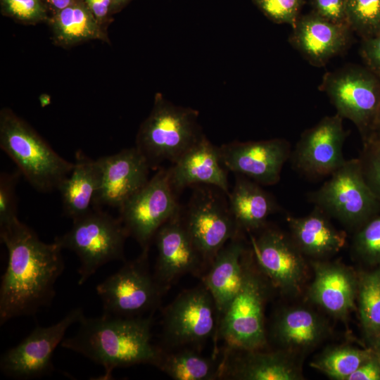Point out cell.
I'll return each instance as SVG.
<instances>
[{
  "mask_svg": "<svg viewBox=\"0 0 380 380\" xmlns=\"http://www.w3.org/2000/svg\"><path fill=\"white\" fill-rule=\"evenodd\" d=\"M8 263L0 286V323L33 315L50 305L55 284L64 270L61 247L47 243L20 220L0 229Z\"/></svg>",
  "mask_w": 380,
  "mask_h": 380,
  "instance_id": "1",
  "label": "cell"
},
{
  "mask_svg": "<svg viewBox=\"0 0 380 380\" xmlns=\"http://www.w3.org/2000/svg\"><path fill=\"white\" fill-rule=\"evenodd\" d=\"M78 323L77 332L61 345L102 366L103 379H109L115 368L139 364L156 366L161 348L152 343V313L134 317L106 313L96 317L83 315Z\"/></svg>",
  "mask_w": 380,
  "mask_h": 380,
  "instance_id": "2",
  "label": "cell"
},
{
  "mask_svg": "<svg viewBox=\"0 0 380 380\" xmlns=\"http://www.w3.org/2000/svg\"><path fill=\"white\" fill-rule=\"evenodd\" d=\"M0 147L29 184L42 193L58 190L74 165L8 108L0 113Z\"/></svg>",
  "mask_w": 380,
  "mask_h": 380,
  "instance_id": "3",
  "label": "cell"
},
{
  "mask_svg": "<svg viewBox=\"0 0 380 380\" xmlns=\"http://www.w3.org/2000/svg\"><path fill=\"white\" fill-rule=\"evenodd\" d=\"M273 292L270 281L258 268L251 247H247L242 284L221 315L217 327L218 334L227 347L266 349L265 310Z\"/></svg>",
  "mask_w": 380,
  "mask_h": 380,
  "instance_id": "4",
  "label": "cell"
},
{
  "mask_svg": "<svg viewBox=\"0 0 380 380\" xmlns=\"http://www.w3.org/2000/svg\"><path fill=\"white\" fill-rule=\"evenodd\" d=\"M203 135L196 110L176 106L158 94L139 129L135 146L150 168L156 169L165 160L175 163Z\"/></svg>",
  "mask_w": 380,
  "mask_h": 380,
  "instance_id": "5",
  "label": "cell"
},
{
  "mask_svg": "<svg viewBox=\"0 0 380 380\" xmlns=\"http://www.w3.org/2000/svg\"><path fill=\"white\" fill-rule=\"evenodd\" d=\"M127 236L119 217L93 207L87 214L73 220L70 229L56 236L54 241L78 257L77 283L82 285L103 265L125 260L124 244Z\"/></svg>",
  "mask_w": 380,
  "mask_h": 380,
  "instance_id": "6",
  "label": "cell"
},
{
  "mask_svg": "<svg viewBox=\"0 0 380 380\" xmlns=\"http://www.w3.org/2000/svg\"><path fill=\"white\" fill-rule=\"evenodd\" d=\"M308 198L330 218L353 232L380 213V202L363 177L358 158L346 160Z\"/></svg>",
  "mask_w": 380,
  "mask_h": 380,
  "instance_id": "7",
  "label": "cell"
},
{
  "mask_svg": "<svg viewBox=\"0 0 380 380\" xmlns=\"http://www.w3.org/2000/svg\"><path fill=\"white\" fill-rule=\"evenodd\" d=\"M192 188L187 205L181 208V217L208 269L217 253L242 232L222 190L205 184Z\"/></svg>",
  "mask_w": 380,
  "mask_h": 380,
  "instance_id": "8",
  "label": "cell"
},
{
  "mask_svg": "<svg viewBox=\"0 0 380 380\" xmlns=\"http://www.w3.org/2000/svg\"><path fill=\"white\" fill-rule=\"evenodd\" d=\"M321 89L339 115L363 137L374 130L380 111V77L367 68L350 65L325 74Z\"/></svg>",
  "mask_w": 380,
  "mask_h": 380,
  "instance_id": "9",
  "label": "cell"
},
{
  "mask_svg": "<svg viewBox=\"0 0 380 380\" xmlns=\"http://www.w3.org/2000/svg\"><path fill=\"white\" fill-rule=\"evenodd\" d=\"M251 236L255 261L274 291L294 298L305 287L312 270L310 260L296 246L289 232L267 224Z\"/></svg>",
  "mask_w": 380,
  "mask_h": 380,
  "instance_id": "10",
  "label": "cell"
},
{
  "mask_svg": "<svg viewBox=\"0 0 380 380\" xmlns=\"http://www.w3.org/2000/svg\"><path fill=\"white\" fill-rule=\"evenodd\" d=\"M148 249L97 285L103 313L122 317L143 316L158 306L164 290L148 270Z\"/></svg>",
  "mask_w": 380,
  "mask_h": 380,
  "instance_id": "11",
  "label": "cell"
},
{
  "mask_svg": "<svg viewBox=\"0 0 380 380\" xmlns=\"http://www.w3.org/2000/svg\"><path fill=\"white\" fill-rule=\"evenodd\" d=\"M181 208L170 182V167H159L146 185L119 209L128 236L149 249L158 229Z\"/></svg>",
  "mask_w": 380,
  "mask_h": 380,
  "instance_id": "12",
  "label": "cell"
},
{
  "mask_svg": "<svg viewBox=\"0 0 380 380\" xmlns=\"http://www.w3.org/2000/svg\"><path fill=\"white\" fill-rule=\"evenodd\" d=\"M217 314L215 301L203 284L182 291L163 312L165 346L200 348L217 331Z\"/></svg>",
  "mask_w": 380,
  "mask_h": 380,
  "instance_id": "13",
  "label": "cell"
},
{
  "mask_svg": "<svg viewBox=\"0 0 380 380\" xmlns=\"http://www.w3.org/2000/svg\"><path fill=\"white\" fill-rule=\"evenodd\" d=\"M84 315L81 308L70 310L65 317L49 327H37L17 346L0 358L1 372L15 379H32L49 374L53 369L52 357L65 338L68 328Z\"/></svg>",
  "mask_w": 380,
  "mask_h": 380,
  "instance_id": "14",
  "label": "cell"
},
{
  "mask_svg": "<svg viewBox=\"0 0 380 380\" xmlns=\"http://www.w3.org/2000/svg\"><path fill=\"white\" fill-rule=\"evenodd\" d=\"M308 304L278 308L267 329L268 344L304 358L324 343L331 335V327L327 317Z\"/></svg>",
  "mask_w": 380,
  "mask_h": 380,
  "instance_id": "15",
  "label": "cell"
},
{
  "mask_svg": "<svg viewBox=\"0 0 380 380\" xmlns=\"http://www.w3.org/2000/svg\"><path fill=\"white\" fill-rule=\"evenodd\" d=\"M346 137L341 115L323 118L301 134L291 151L293 167L310 179L330 176L346 160L343 151Z\"/></svg>",
  "mask_w": 380,
  "mask_h": 380,
  "instance_id": "16",
  "label": "cell"
},
{
  "mask_svg": "<svg viewBox=\"0 0 380 380\" xmlns=\"http://www.w3.org/2000/svg\"><path fill=\"white\" fill-rule=\"evenodd\" d=\"M222 165L234 174L243 175L260 185L276 184L291 149L284 139L232 141L218 146Z\"/></svg>",
  "mask_w": 380,
  "mask_h": 380,
  "instance_id": "17",
  "label": "cell"
},
{
  "mask_svg": "<svg viewBox=\"0 0 380 380\" xmlns=\"http://www.w3.org/2000/svg\"><path fill=\"white\" fill-rule=\"evenodd\" d=\"M313 279L306 291L308 302L342 321L357 309L358 272L338 261L310 260Z\"/></svg>",
  "mask_w": 380,
  "mask_h": 380,
  "instance_id": "18",
  "label": "cell"
},
{
  "mask_svg": "<svg viewBox=\"0 0 380 380\" xmlns=\"http://www.w3.org/2000/svg\"><path fill=\"white\" fill-rule=\"evenodd\" d=\"M153 240L158 251L153 276L165 292L179 277L207 268L183 223L181 208L158 229Z\"/></svg>",
  "mask_w": 380,
  "mask_h": 380,
  "instance_id": "19",
  "label": "cell"
},
{
  "mask_svg": "<svg viewBox=\"0 0 380 380\" xmlns=\"http://www.w3.org/2000/svg\"><path fill=\"white\" fill-rule=\"evenodd\" d=\"M303 358L278 349L243 350L227 347L220 377L235 380H301Z\"/></svg>",
  "mask_w": 380,
  "mask_h": 380,
  "instance_id": "20",
  "label": "cell"
},
{
  "mask_svg": "<svg viewBox=\"0 0 380 380\" xmlns=\"http://www.w3.org/2000/svg\"><path fill=\"white\" fill-rule=\"evenodd\" d=\"M99 160L102 179L94 207L108 205L119 209L149 180L150 166L136 146Z\"/></svg>",
  "mask_w": 380,
  "mask_h": 380,
  "instance_id": "21",
  "label": "cell"
},
{
  "mask_svg": "<svg viewBox=\"0 0 380 380\" xmlns=\"http://www.w3.org/2000/svg\"><path fill=\"white\" fill-rule=\"evenodd\" d=\"M172 186L178 196L184 189L198 184L215 186L227 196L230 191L227 170L222 165L218 146L203 134L170 167Z\"/></svg>",
  "mask_w": 380,
  "mask_h": 380,
  "instance_id": "22",
  "label": "cell"
},
{
  "mask_svg": "<svg viewBox=\"0 0 380 380\" xmlns=\"http://www.w3.org/2000/svg\"><path fill=\"white\" fill-rule=\"evenodd\" d=\"M350 30L312 12L298 18L291 42L312 65L322 66L345 48Z\"/></svg>",
  "mask_w": 380,
  "mask_h": 380,
  "instance_id": "23",
  "label": "cell"
},
{
  "mask_svg": "<svg viewBox=\"0 0 380 380\" xmlns=\"http://www.w3.org/2000/svg\"><path fill=\"white\" fill-rule=\"evenodd\" d=\"M286 220L291 238L309 260H329L346 246V233L316 206L305 216L289 215Z\"/></svg>",
  "mask_w": 380,
  "mask_h": 380,
  "instance_id": "24",
  "label": "cell"
},
{
  "mask_svg": "<svg viewBox=\"0 0 380 380\" xmlns=\"http://www.w3.org/2000/svg\"><path fill=\"white\" fill-rule=\"evenodd\" d=\"M241 234L231 239L217 253L203 279L220 317L242 284L247 246Z\"/></svg>",
  "mask_w": 380,
  "mask_h": 380,
  "instance_id": "25",
  "label": "cell"
},
{
  "mask_svg": "<svg viewBox=\"0 0 380 380\" xmlns=\"http://www.w3.org/2000/svg\"><path fill=\"white\" fill-rule=\"evenodd\" d=\"M101 179L99 158L93 160L82 151H77L71 172L58 188L64 215L73 220L89 212L94 207Z\"/></svg>",
  "mask_w": 380,
  "mask_h": 380,
  "instance_id": "26",
  "label": "cell"
},
{
  "mask_svg": "<svg viewBox=\"0 0 380 380\" xmlns=\"http://www.w3.org/2000/svg\"><path fill=\"white\" fill-rule=\"evenodd\" d=\"M235 175L234 187L227 196L232 214L241 232H258L267 224L269 216L280 209L279 205L260 184Z\"/></svg>",
  "mask_w": 380,
  "mask_h": 380,
  "instance_id": "27",
  "label": "cell"
},
{
  "mask_svg": "<svg viewBox=\"0 0 380 380\" xmlns=\"http://www.w3.org/2000/svg\"><path fill=\"white\" fill-rule=\"evenodd\" d=\"M198 349L194 347L161 348L156 367L175 380L220 378L221 361L201 355Z\"/></svg>",
  "mask_w": 380,
  "mask_h": 380,
  "instance_id": "28",
  "label": "cell"
},
{
  "mask_svg": "<svg viewBox=\"0 0 380 380\" xmlns=\"http://www.w3.org/2000/svg\"><path fill=\"white\" fill-rule=\"evenodd\" d=\"M356 307L369 346L380 340V266L358 272Z\"/></svg>",
  "mask_w": 380,
  "mask_h": 380,
  "instance_id": "29",
  "label": "cell"
},
{
  "mask_svg": "<svg viewBox=\"0 0 380 380\" xmlns=\"http://www.w3.org/2000/svg\"><path fill=\"white\" fill-rule=\"evenodd\" d=\"M53 25L56 39L65 45L101 37L98 20L82 4L73 3L58 11Z\"/></svg>",
  "mask_w": 380,
  "mask_h": 380,
  "instance_id": "30",
  "label": "cell"
},
{
  "mask_svg": "<svg viewBox=\"0 0 380 380\" xmlns=\"http://www.w3.org/2000/svg\"><path fill=\"white\" fill-rule=\"evenodd\" d=\"M374 356L371 348L350 345L325 348L310 362V367L335 380H347L360 365Z\"/></svg>",
  "mask_w": 380,
  "mask_h": 380,
  "instance_id": "31",
  "label": "cell"
},
{
  "mask_svg": "<svg viewBox=\"0 0 380 380\" xmlns=\"http://www.w3.org/2000/svg\"><path fill=\"white\" fill-rule=\"evenodd\" d=\"M351 252L367 267L380 266V213L354 232Z\"/></svg>",
  "mask_w": 380,
  "mask_h": 380,
  "instance_id": "32",
  "label": "cell"
},
{
  "mask_svg": "<svg viewBox=\"0 0 380 380\" xmlns=\"http://www.w3.org/2000/svg\"><path fill=\"white\" fill-rule=\"evenodd\" d=\"M348 27L362 39L380 33V0H346Z\"/></svg>",
  "mask_w": 380,
  "mask_h": 380,
  "instance_id": "33",
  "label": "cell"
},
{
  "mask_svg": "<svg viewBox=\"0 0 380 380\" xmlns=\"http://www.w3.org/2000/svg\"><path fill=\"white\" fill-rule=\"evenodd\" d=\"M362 148L358 157L363 177L380 202V133L374 129L362 137Z\"/></svg>",
  "mask_w": 380,
  "mask_h": 380,
  "instance_id": "34",
  "label": "cell"
},
{
  "mask_svg": "<svg viewBox=\"0 0 380 380\" xmlns=\"http://www.w3.org/2000/svg\"><path fill=\"white\" fill-rule=\"evenodd\" d=\"M22 175L18 170L0 175V229L19 220L17 210L16 186Z\"/></svg>",
  "mask_w": 380,
  "mask_h": 380,
  "instance_id": "35",
  "label": "cell"
},
{
  "mask_svg": "<svg viewBox=\"0 0 380 380\" xmlns=\"http://www.w3.org/2000/svg\"><path fill=\"white\" fill-rule=\"evenodd\" d=\"M262 12L277 23L289 24L293 27L303 0H253Z\"/></svg>",
  "mask_w": 380,
  "mask_h": 380,
  "instance_id": "36",
  "label": "cell"
},
{
  "mask_svg": "<svg viewBox=\"0 0 380 380\" xmlns=\"http://www.w3.org/2000/svg\"><path fill=\"white\" fill-rule=\"evenodd\" d=\"M5 11L14 18L25 22H36L45 18L40 0H1Z\"/></svg>",
  "mask_w": 380,
  "mask_h": 380,
  "instance_id": "37",
  "label": "cell"
},
{
  "mask_svg": "<svg viewBox=\"0 0 380 380\" xmlns=\"http://www.w3.org/2000/svg\"><path fill=\"white\" fill-rule=\"evenodd\" d=\"M311 1L313 13L328 21L348 27L346 0Z\"/></svg>",
  "mask_w": 380,
  "mask_h": 380,
  "instance_id": "38",
  "label": "cell"
},
{
  "mask_svg": "<svg viewBox=\"0 0 380 380\" xmlns=\"http://www.w3.org/2000/svg\"><path fill=\"white\" fill-rule=\"evenodd\" d=\"M360 53L367 68L380 77V33L362 39Z\"/></svg>",
  "mask_w": 380,
  "mask_h": 380,
  "instance_id": "39",
  "label": "cell"
},
{
  "mask_svg": "<svg viewBox=\"0 0 380 380\" xmlns=\"http://www.w3.org/2000/svg\"><path fill=\"white\" fill-rule=\"evenodd\" d=\"M347 380H380V365L374 355L354 371Z\"/></svg>",
  "mask_w": 380,
  "mask_h": 380,
  "instance_id": "40",
  "label": "cell"
},
{
  "mask_svg": "<svg viewBox=\"0 0 380 380\" xmlns=\"http://www.w3.org/2000/svg\"><path fill=\"white\" fill-rule=\"evenodd\" d=\"M87 6L97 20L103 19L108 13L110 0H85Z\"/></svg>",
  "mask_w": 380,
  "mask_h": 380,
  "instance_id": "41",
  "label": "cell"
},
{
  "mask_svg": "<svg viewBox=\"0 0 380 380\" xmlns=\"http://www.w3.org/2000/svg\"><path fill=\"white\" fill-rule=\"evenodd\" d=\"M53 8L59 11L73 4L72 0H46Z\"/></svg>",
  "mask_w": 380,
  "mask_h": 380,
  "instance_id": "42",
  "label": "cell"
},
{
  "mask_svg": "<svg viewBox=\"0 0 380 380\" xmlns=\"http://www.w3.org/2000/svg\"><path fill=\"white\" fill-rule=\"evenodd\" d=\"M368 348L372 349L380 365V340L368 346Z\"/></svg>",
  "mask_w": 380,
  "mask_h": 380,
  "instance_id": "43",
  "label": "cell"
},
{
  "mask_svg": "<svg viewBox=\"0 0 380 380\" xmlns=\"http://www.w3.org/2000/svg\"><path fill=\"white\" fill-rule=\"evenodd\" d=\"M110 1H111V5L119 6L127 2L128 0H110Z\"/></svg>",
  "mask_w": 380,
  "mask_h": 380,
  "instance_id": "44",
  "label": "cell"
},
{
  "mask_svg": "<svg viewBox=\"0 0 380 380\" xmlns=\"http://www.w3.org/2000/svg\"><path fill=\"white\" fill-rule=\"evenodd\" d=\"M379 125H380V111H379V118H378V122H377L376 127H377V126H378Z\"/></svg>",
  "mask_w": 380,
  "mask_h": 380,
  "instance_id": "45",
  "label": "cell"
},
{
  "mask_svg": "<svg viewBox=\"0 0 380 380\" xmlns=\"http://www.w3.org/2000/svg\"><path fill=\"white\" fill-rule=\"evenodd\" d=\"M375 129L377 130L380 133V125H379Z\"/></svg>",
  "mask_w": 380,
  "mask_h": 380,
  "instance_id": "46",
  "label": "cell"
}]
</instances>
